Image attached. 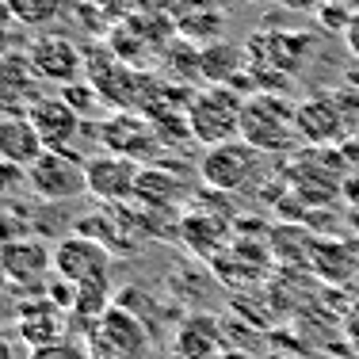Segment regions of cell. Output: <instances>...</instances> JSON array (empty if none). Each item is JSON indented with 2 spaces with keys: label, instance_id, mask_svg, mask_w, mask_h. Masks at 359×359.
<instances>
[{
  "label": "cell",
  "instance_id": "e575fe53",
  "mask_svg": "<svg viewBox=\"0 0 359 359\" xmlns=\"http://www.w3.org/2000/svg\"><path fill=\"white\" fill-rule=\"evenodd\" d=\"M355 245H359V241H355Z\"/></svg>",
  "mask_w": 359,
  "mask_h": 359
},
{
  "label": "cell",
  "instance_id": "e0dca14e",
  "mask_svg": "<svg viewBox=\"0 0 359 359\" xmlns=\"http://www.w3.org/2000/svg\"><path fill=\"white\" fill-rule=\"evenodd\" d=\"M199 69H203V84H245L249 81V54L245 46H233V42H210L199 54Z\"/></svg>",
  "mask_w": 359,
  "mask_h": 359
},
{
  "label": "cell",
  "instance_id": "7402d4cb",
  "mask_svg": "<svg viewBox=\"0 0 359 359\" xmlns=\"http://www.w3.org/2000/svg\"><path fill=\"white\" fill-rule=\"evenodd\" d=\"M27 359H88V344L84 340H54V344H42V348H31Z\"/></svg>",
  "mask_w": 359,
  "mask_h": 359
},
{
  "label": "cell",
  "instance_id": "6da1fadb",
  "mask_svg": "<svg viewBox=\"0 0 359 359\" xmlns=\"http://www.w3.org/2000/svg\"><path fill=\"white\" fill-rule=\"evenodd\" d=\"M241 138L268 153H290L298 142V104H290L283 92H252L245 96L241 111Z\"/></svg>",
  "mask_w": 359,
  "mask_h": 359
},
{
  "label": "cell",
  "instance_id": "9c48e42d",
  "mask_svg": "<svg viewBox=\"0 0 359 359\" xmlns=\"http://www.w3.org/2000/svg\"><path fill=\"white\" fill-rule=\"evenodd\" d=\"M111 268H115V256L100 237L88 233H69L54 245V271L57 279L73 287L84 283H111Z\"/></svg>",
  "mask_w": 359,
  "mask_h": 359
},
{
  "label": "cell",
  "instance_id": "3957f363",
  "mask_svg": "<svg viewBox=\"0 0 359 359\" xmlns=\"http://www.w3.org/2000/svg\"><path fill=\"white\" fill-rule=\"evenodd\" d=\"M287 184L310 207H329L344 191V157L329 145H306V153L290 157L287 165Z\"/></svg>",
  "mask_w": 359,
  "mask_h": 359
},
{
  "label": "cell",
  "instance_id": "2e32d148",
  "mask_svg": "<svg viewBox=\"0 0 359 359\" xmlns=\"http://www.w3.org/2000/svg\"><path fill=\"white\" fill-rule=\"evenodd\" d=\"M42 153H46V145H42L35 123L27 118V111H0V157L27 168Z\"/></svg>",
  "mask_w": 359,
  "mask_h": 359
},
{
  "label": "cell",
  "instance_id": "5bb4252c",
  "mask_svg": "<svg viewBox=\"0 0 359 359\" xmlns=\"http://www.w3.org/2000/svg\"><path fill=\"white\" fill-rule=\"evenodd\" d=\"M15 332L27 348H42L54 344L65 337V310L54 302L50 294H31L27 302L15 306Z\"/></svg>",
  "mask_w": 359,
  "mask_h": 359
},
{
  "label": "cell",
  "instance_id": "7a4b0ae2",
  "mask_svg": "<svg viewBox=\"0 0 359 359\" xmlns=\"http://www.w3.org/2000/svg\"><path fill=\"white\" fill-rule=\"evenodd\" d=\"M241 111H245V96L237 88L207 84V88L191 92V100H187V130L203 149L233 142L241 138Z\"/></svg>",
  "mask_w": 359,
  "mask_h": 359
},
{
  "label": "cell",
  "instance_id": "ffe728a7",
  "mask_svg": "<svg viewBox=\"0 0 359 359\" xmlns=\"http://www.w3.org/2000/svg\"><path fill=\"white\" fill-rule=\"evenodd\" d=\"M184 191H187V184L184 180H176L172 172H157V168H142V180H138V195L134 199H145V203H153V207H172V203L184 199Z\"/></svg>",
  "mask_w": 359,
  "mask_h": 359
},
{
  "label": "cell",
  "instance_id": "d4e9b609",
  "mask_svg": "<svg viewBox=\"0 0 359 359\" xmlns=\"http://www.w3.org/2000/svg\"><path fill=\"white\" fill-rule=\"evenodd\" d=\"M20 184H27V168H20V165H12V161L0 157V195L15 191Z\"/></svg>",
  "mask_w": 359,
  "mask_h": 359
},
{
  "label": "cell",
  "instance_id": "83f0119b",
  "mask_svg": "<svg viewBox=\"0 0 359 359\" xmlns=\"http://www.w3.org/2000/svg\"><path fill=\"white\" fill-rule=\"evenodd\" d=\"M344 42H348V50L359 57V8L352 12V23H348V31H344Z\"/></svg>",
  "mask_w": 359,
  "mask_h": 359
},
{
  "label": "cell",
  "instance_id": "f546056e",
  "mask_svg": "<svg viewBox=\"0 0 359 359\" xmlns=\"http://www.w3.org/2000/svg\"><path fill=\"white\" fill-rule=\"evenodd\" d=\"M215 359H252L249 352H241V348H226L222 355H215Z\"/></svg>",
  "mask_w": 359,
  "mask_h": 359
},
{
  "label": "cell",
  "instance_id": "ac0fdd59",
  "mask_svg": "<svg viewBox=\"0 0 359 359\" xmlns=\"http://www.w3.org/2000/svg\"><path fill=\"white\" fill-rule=\"evenodd\" d=\"M310 268L318 271L325 283H352L359 276V245L348 241H329V237H318L310 252Z\"/></svg>",
  "mask_w": 359,
  "mask_h": 359
},
{
  "label": "cell",
  "instance_id": "9a60e30c",
  "mask_svg": "<svg viewBox=\"0 0 359 359\" xmlns=\"http://www.w3.org/2000/svg\"><path fill=\"white\" fill-rule=\"evenodd\" d=\"M172 352L176 359H215L222 355V321L215 313H191L176 325L172 332Z\"/></svg>",
  "mask_w": 359,
  "mask_h": 359
},
{
  "label": "cell",
  "instance_id": "d6a6232c",
  "mask_svg": "<svg viewBox=\"0 0 359 359\" xmlns=\"http://www.w3.org/2000/svg\"><path fill=\"white\" fill-rule=\"evenodd\" d=\"M0 290H8V279H4V268H0Z\"/></svg>",
  "mask_w": 359,
  "mask_h": 359
},
{
  "label": "cell",
  "instance_id": "603a6c76",
  "mask_svg": "<svg viewBox=\"0 0 359 359\" xmlns=\"http://www.w3.org/2000/svg\"><path fill=\"white\" fill-rule=\"evenodd\" d=\"M318 20L325 23V31H332V35H344L348 23H352V12H348V0H325Z\"/></svg>",
  "mask_w": 359,
  "mask_h": 359
},
{
  "label": "cell",
  "instance_id": "7c38bea8",
  "mask_svg": "<svg viewBox=\"0 0 359 359\" xmlns=\"http://www.w3.org/2000/svg\"><path fill=\"white\" fill-rule=\"evenodd\" d=\"M27 62L42 81L62 84L65 88V84H73V81L84 76V62H88V57H84L81 46H76L73 39H65V35H39L27 46Z\"/></svg>",
  "mask_w": 359,
  "mask_h": 359
},
{
  "label": "cell",
  "instance_id": "5b68a950",
  "mask_svg": "<svg viewBox=\"0 0 359 359\" xmlns=\"http://www.w3.org/2000/svg\"><path fill=\"white\" fill-rule=\"evenodd\" d=\"M84 344H88V359H145L153 348V332L142 318L111 302V310L92 325Z\"/></svg>",
  "mask_w": 359,
  "mask_h": 359
},
{
  "label": "cell",
  "instance_id": "30bf717a",
  "mask_svg": "<svg viewBox=\"0 0 359 359\" xmlns=\"http://www.w3.org/2000/svg\"><path fill=\"white\" fill-rule=\"evenodd\" d=\"M96 142L104 145L107 153H123V157L138 161H153V153L165 149V138H161L157 123L142 111H115L111 118H104L96 130Z\"/></svg>",
  "mask_w": 359,
  "mask_h": 359
},
{
  "label": "cell",
  "instance_id": "d6986e66",
  "mask_svg": "<svg viewBox=\"0 0 359 359\" xmlns=\"http://www.w3.org/2000/svg\"><path fill=\"white\" fill-rule=\"evenodd\" d=\"M180 237H184L187 249H195L199 256H215L218 249H226V226L215 215H187L180 222Z\"/></svg>",
  "mask_w": 359,
  "mask_h": 359
},
{
  "label": "cell",
  "instance_id": "ba28073f",
  "mask_svg": "<svg viewBox=\"0 0 359 359\" xmlns=\"http://www.w3.org/2000/svg\"><path fill=\"white\" fill-rule=\"evenodd\" d=\"M260 149H252L245 138L210 145L199 161V176L210 191H245L260 176Z\"/></svg>",
  "mask_w": 359,
  "mask_h": 359
},
{
  "label": "cell",
  "instance_id": "52a82bcc",
  "mask_svg": "<svg viewBox=\"0 0 359 359\" xmlns=\"http://www.w3.org/2000/svg\"><path fill=\"white\" fill-rule=\"evenodd\" d=\"M27 187L42 203H69L88 195V172L76 153L65 149H46L39 161L27 165Z\"/></svg>",
  "mask_w": 359,
  "mask_h": 359
},
{
  "label": "cell",
  "instance_id": "484cf974",
  "mask_svg": "<svg viewBox=\"0 0 359 359\" xmlns=\"http://www.w3.org/2000/svg\"><path fill=\"white\" fill-rule=\"evenodd\" d=\"M27 233V222L23 218H8V210H0V245L15 241V237Z\"/></svg>",
  "mask_w": 359,
  "mask_h": 359
},
{
  "label": "cell",
  "instance_id": "836d02e7",
  "mask_svg": "<svg viewBox=\"0 0 359 359\" xmlns=\"http://www.w3.org/2000/svg\"><path fill=\"white\" fill-rule=\"evenodd\" d=\"M352 310H359V298H355V306H352Z\"/></svg>",
  "mask_w": 359,
  "mask_h": 359
},
{
  "label": "cell",
  "instance_id": "cb8c5ba5",
  "mask_svg": "<svg viewBox=\"0 0 359 359\" xmlns=\"http://www.w3.org/2000/svg\"><path fill=\"white\" fill-rule=\"evenodd\" d=\"M62 96L69 100V104H73L76 111H81V115H88L92 104L100 100V96H96V88H92V84L84 81V76H81V81H73V84H65V88H62Z\"/></svg>",
  "mask_w": 359,
  "mask_h": 359
},
{
  "label": "cell",
  "instance_id": "4316f807",
  "mask_svg": "<svg viewBox=\"0 0 359 359\" xmlns=\"http://www.w3.org/2000/svg\"><path fill=\"white\" fill-rule=\"evenodd\" d=\"M279 4H283L287 12H298V15H306V12H313V15H318L325 0H279Z\"/></svg>",
  "mask_w": 359,
  "mask_h": 359
},
{
  "label": "cell",
  "instance_id": "44dd1931",
  "mask_svg": "<svg viewBox=\"0 0 359 359\" xmlns=\"http://www.w3.org/2000/svg\"><path fill=\"white\" fill-rule=\"evenodd\" d=\"M4 4L12 20L27 23V27H46V23H54L62 15L65 0H4Z\"/></svg>",
  "mask_w": 359,
  "mask_h": 359
},
{
  "label": "cell",
  "instance_id": "f1b7e54d",
  "mask_svg": "<svg viewBox=\"0 0 359 359\" xmlns=\"http://www.w3.org/2000/svg\"><path fill=\"white\" fill-rule=\"evenodd\" d=\"M344 332H348V340L359 348V310H352L348 313V321H344Z\"/></svg>",
  "mask_w": 359,
  "mask_h": 359
},
{
  "label": "cell",
  "instance_id": "8fae6325",
  "mask_svg": "<svg viewBox=\"0 0 359 359\" xmlns=\"http://www.w3.org/2000/svg\"><path fill=\"white\" fill-rule=\"evenodd\" d=\"M138 161L123 157V153H96V157L84 161V172H88V195L100 203H126L138 195V180H142Z\"/></svg>",
  "mask_w": 359,
  "mask_h": 359
},
{
  "label": "cell",
  "instance_id": "1f68e13d",
  "mask_svg": "<svg viewBox=\"0 0 359 359\" xmlns=\"http://www.w3.org/2000/svg\"><path fill=\"white\" fill-rule=\"evenodd\" d=\"M207 4H215V8H229L233 0H207Z\"/></svg>",
  "mask_w": 359,
  "mask_h": 359
},
{
  "label": "cell",
  "instance_id": "277c9868",
  "mask_svg": "<svg viewBox=\"0 0 359 359\" xmlns=\"http://www.w3.org/2000/svg\"><path fill=\"white\" fill-rule=\"evenodd\" d=\"M359 126V104L352 92H321L298 104V138L306 145H344Z\"/></svg>",
  "mask_w": 359,
  "mask_h": 359
},
{
  "label": "cell",
  "instance_id": "8992f818",
  "mask_svg": "<svg viewBox=\"0 0 359 359\" xmlns=\"http://www.w3.org/2000/svg\"><path fill=\"white\" fill-rule=\"evenodd\" d=\"M0 268H4L8 287L20 290V294H46L54 276H57L54 249L35 233H23L15 241L0 245Z\"/></svg>",
  "mask_w": 359,
  "mask_h": 359
},
{
  "label": "cell",
  "instance_id": "4dcf8cb0",
  "mask_svg": "<svg viewBox=\"0 0 359 359\" xmlns=\"http://www.w3.org/2000/svg\"><path fill=\"white\" fill-rule=\"evenodd\" d=\"M0 359H15V348H12V344H8V340H4V337H0Z\"/></svg>",
  "mask_w": 359,
  "mask_h": 359
},
{
  "label": "cell",
  "instance_id": "4fadbf2b",
  "mask_svg": "<svg viewBox=\"0 0 359 359\" xmlns=\"http://www.w3.org/2000/svg\"><path fill=\"white\" fill-rule=\"evenodd\" d=\"M27 118L35 123V130H39L46 149H65V153H73L76 134L84 126V115L65 96H39L27 107Z\"/></svg>",
  "mask_w": 359,
  "mask_h": 359
}]
</instances>
